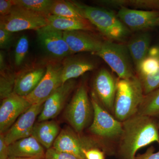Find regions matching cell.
<instances>
[{
    "label": "cell",
    "mask_w": 159,
    "mask_h": 159,
    "mask_svg": "<svg viewBox=\"0 0 159 159\" xmlns=\"http://www.w3.org/2000/svg\"><path fill=\"white\" fill-rule=\"evenodd\" d=\"M119 159H135L137 151L153 142L159 145V128L154 117L136 115L122 122Z\"/></svg>",
    "instance_id": "cell-1"
},
{
    "label": "cell",
    "mask_w": 159,
    "mask_h": 159,
    "mask_svg": "<svg viewBox=\"0 0 159 159\" xmlns=\"http://www.w3.org/2000/svg\"><path fill=\"white\" fill-rule=\"evenodd\" d=\"M145 96L139 77L134 76L119 80L114 104L116 119L123 122L136 115Z\"/></svg>",
    "instance_id": "cell-2"
},
{
    "label": "cell",
    "mask_w": 159,
    "mask_h": 159,
    "mask_svg": "<svg viewBox=\"0 0 159 159\" xmlns=\"http://www.w3.org/2000/svg\"><path fill=\"white\" fill-rule=\"evenodd\" d=\"M84 18L111 40L122 41L129 35V29L118 16L105 9L72 2Z\"/></svg>",
    "instance_id": "cell-3"
},
{
    "label": "cell",
    "mask_w": 159,
    "mask_h": 159,
    "mask_svg": "<svg viewBox=\"0 0 159 159\" xmlns=\"http://www.w3.org/2000/svg\"><path fill=\"white\" fill-rule=\"evenodd\" d=\"M95 54L103 59L120 79L134 76L133 62L127 46L110 40L104 41L100 50Z\"/></svg>",
    "instance_id": "cell-4"
},
{
    "label": "cell",
    "mask_w": 159,
    "mask_h": 159,
    "mask_svg": "<svg viewBox=\"0 0 159 159\" xmlns=\"http://www.w3.org/2000/svg\"><path fill=\"white\" fill-rule=\"evenodd\" d=\"M93 110L87 89L84 84L80 86L69 102L64 112L66 120L77 133L89 124Z\"/></svg>",
    "instance_id": "cell-5"
},
{
    "label": "cell",
    "mask_w": 159,
    "mask_h": 159,
    "mask_svg": "<svg viewBox=\"0 0 159 159\" xmlns=\"http://www.w3.org/2000/svg\"><path fill=\"white\" fill-rule=\"evenodd\" d=\"M47 25L46 16L21 6H13L9 15L0 18V27L12 33L28 30L36 31Z\"/></svg>",
    "instance_id": "cell-6"
},
{
    "label": "cell",
    "mask_w": 159,
    "mask_h": 159,
    "mask_svg": "<svg viewBox=\"0 0 159 159\" xmlns=\"http://www.w3.org/2000/svg\"><path fill=\"white\" fill-rule=\"evenodd\" d=\"M93 112V120L89 129L92 134L105 139L120 137L122 131V122L109 113L99 104L94 93L91 99Z\"/></svg>",
    "instance_id": "cell-7"
},
{
    "label": "cell",
    "mask_w": 159,
    "mask_h": 159,
    "mask_svg": "<svg viewBox=\"0 0 159 159\" xmlns=\"http://www.w3.org/2000/svg\"><path fill=\"white\" fill-rule=\"evenodd\" d=\"M44 76L32 93L25 97L32 104L44 103L47 99L63 84L62 63L51 61L46 65Z\"/></svg>",
    "instance_id": "cell-8"
},
{
    "label": "cell",
    "mask_w": 159,
    "mask_h": 159,
    "mask_svg": "<svg viewBox=\"0 0 159 159\" xmlns=\"http://www.w3.org/2000/svg\"><path fill=\"white\" fill-rule=\"evenodd\" d=\"M36 34L40 45L51 58L59 60L72 54L64 37L63 31L48 25L36 31Z\"/></svg>",
    "instance_id": "cell-9"
},
{
    "label": "cell",
    "mask_w": 159,
    "mask_h": 159,
    "mask_svg": "<svg viewBox=\"0 0 159 159\" xmlns=\"http://www.w3.org/2000/svg\"><path fill=\"white\" fill-rule=\"evenodd\" d=\"M117 16L129 29L145 31L157 26L159 11L137 10L124 7L119 9Z\"/></svg>",
    "instance_id": "cell-10"
},
{
    "label": "cell",
    "mask_w": 159,
    "mask_h": 159,
    "mask_svg": "<svg viewBox=\"0 0 159 159\" xmlns=\"http://www.w3.org/2000/svg\"><path fill=\"white\" fill-rule=\"evenodd\" d=\"M43 104L39 103L31 105L4 134L7 145H10L20 139L31 136L35 120L41 112Z\"/></svg>",
    "instance_id": "cell-11"
},
{
    "label": "cell",
    "mask_w": 159,
    "mask_h": 159,
    "mask_svg": "<svg viewBox=\"0 0 159 159\" xmlns=\"http://www.w3.org/2000/svg\"><path fill=\"white\" fill-rule=\"evenodd\" d=\"M31 105L25 97L14 93L3 99L0 107V133L7 131Z\"/></svg>",
    "instance_id": "cell-12"
},
{
    "label": "cell",
    "mask_w": 159,
    "mask_h": 159,
    "mask_svg": "<svg viewBox=\"0 0 159 159\" xmlns=\"http://www.w3.org/2000/svg\"><path fill=\"white\" fill-rule=\"evenodd\" d=\"M76 82L70 80L61 84L46 100L37 122L54 119L61 112L68 98L74 90Z\"/></svg>",
    "instance_id": "cell-13"
},
{
    "label": "cell",
    "mask_w": 159,
    "mask_h": 159,
    "mask_svg": "<svg viewBox=\"0 0 159 159\" xmlns=\"http://www.w3.org/2000/svg\"><path fill=\"white\" fill-rule=\"evenodd\" d=\"M117 83L106 69H101L94 79V93L102 106L109 111H114Z\"/></svg>",
    "instance_id": "cell-14"
},
{
    "label": "cell",
    "mask_w": 159,
    "mask_h": 159,
    "mask_svg": "<svg viewBox=\"0 0 159 159\" xmlns=\"http://www.w3.org/2000/svg\"><path fill=\"white\" fill-rule=\"evenodd\" d=\"M63 34L72 54L84 52L96 54L103 42L86 31H64Z\"/></svg>",
    "instance_id": "cell-15"
},
{
    "label": "cell",
    "mask_w": 159,
    "mask_h": 159,
    "mask_svg": "<svg viewBox=\"0 0 159 159\" xmlns=\"http://www.w3.org/2000/svg\"><path fill=\"white\" fill-rule=\"evenodd\" d=\"M52 147L58 151L70 154L80 159H86L84 151L93 148L91 145H86L85 142H83L70 128L60 131Z\"/></svg>",
    "instance_id": "cell-16"
},
{
    "label": "cell",
    "mask_w": 159,
    "mask_h": 159,
    "mask_svg": "<svg viewBox=\"0 0 159 159\" xmlns=\"http://www.w3.org/2000/svg\"><path fill=\"white\" fill-rule=\"evenodd\" d=\"M47 71L45 66H35L25 69L16 75L14 93L25 97L37 87Z\"/></svg>",
    "instance_id": "cell-17"
},
{
    "label": "cell",
    "mask_w": 159,
    "mask_h": 159,
    "mask_svg": "<svg viewBox=\"0 0 159 159\" xmlns=\"http://www.w3.org/2000/svg\"><path fill=\"white\" fill-rule=\"evenodd\" d=\"M44 147L34 137L20 139L9 145V157L44 158Z\"/></svg>",
    "instance_id": "cell-18"
},
{
    "label": "cell",
    "mask_w": 159,
    "mask_h": 159,
    "mask_svg": "<svg viewBox=\"0 0 159 159\" xmlns=\"http://www.w3.org/2000/svg\"><path fill=\"white\" fill-rule=\"evenodd\" d=\"M62 65V83L81 76L95 67L94 63L90 60L82 57H68L65 58Z\"/></svg>",
    "instance_id": "cell-19"
},
{
    "label": "cell",
    "mask_w": 159,
    "mask_h": 159,
    "mask_svg": "<svg viewBox=\"0 0 159 159\" xmlns=\"http://www.w3.org/2000/svg\"><path fill=\"white\" fill-rule=\"evenodd\" d=\"M151 37L147 31L140 32L133 36L127 44V48L136 70L148 56Z\"/></svg>",
    "instance_id": "cell-20"
},
{
    "label": "cell",
    "mask_w": 159,
    "mask_h": 159,
    "mask_svg": "<svg viewBox=\"0 0 159 159\" xmlns=\"http://www.w3.org/2000/svg\"><path fill=\"white\" fill-rule=\"evenodd\" d=\"M60 132V127L57 122L47 120L35 123L31 136L48 150L53 147Z\"/></svg>",
    "instance_id": "cell-21"
},
{
    "label": "cell",
    "mask_w": 159,
    "mask_h": 159,
    "mask_svg": "<svg viewBox=\"0 0 159 159\" xmlns=\"http://www.w3.org/2000/svg\"><path fill=\"white\" fill-rule=\"evenodd\" d=\"M48 25L62 31L93 30V26L86 19H75L61 17L49 15L47 17Z\"/></svg>",
    "instance_id": "cell-22"
},
{
    "label": "cell",
    "mask_w": 159,
    "mask_h": 159,
    "mask_svg": "<svg viewBox=\"0 0 159 159\" xmlns=\"http://www.w3.org/2000/svg\"><path fill=\"white\" fill-rule=\"evenodd\" d=\"M50 14L70 18L85 19L72 2L63 0L54 1L50 9Z\"/></svg>",
    "instance_id": "cell-23"
},
{
    "label": "cell",
    "mask_w": 159,
    "mask_h": 159,
    "mask_svg": "<svg viewBox=\"0 0 159 159\" xmlns=\"http://www.w3.org/2000/svg\"><path fill=\"white\" fill-rule=\"evenodd\" d=\"M137 114L152 117L159 116V88L145 95Z\"/></svg>",
    "instance_id": "cell-24"
},
{
    "label": "cell",
    "mask_w": 159,
    "mask_h": 159,
    "mask_svg": "<svg viewBox=\"0 0 159 159\" xmlns=\"http://www.w3.org/2000/svg\"><path fill=\"white\" fill-rule=\"evenodd\" d=\"M52 0H12L14 6H21L31 11L47 16L50 15Z\"/></svg>",
    "instance_id": "cell-25"
},
{
    "label": "cell",
    "mask_w": 159,
    "mask_h": 159,
    "mask_svg": "<svg viewBox=\"0 0 159 159\" xmlns=\"http://www.w3.org/2000/svg\"><path fill=\"white\" fill-rule=\"evenodd\" d=\"M16 75L9 72V70L1 73L0 97L3 100L14 93Z\"/></svg>",
    "instance_id": "cell-26"
},
{
    "label": "cell",
    "mask_w": 159,
    "mask_h": 159,
    "mask_svg": "<svg viewBox=\"0 0 159 159\" xmlns=\"http://www.w3.org/2000/svg\"><path fill=\"white\" fill-rule=\"evenodd\" d=\"M29 40L25 35H22L18 40L14 52L15 64L20 66L24 63L29 49Z\"/></svg>",
    "instance_id": "cell-27"
},
{
    "label": "cell",
    "mask_w": 159,
    "mask_h": 159,
    "mask_svg": "<svg viewBox=\"0 0 159 159\" xmlns=\"http://www.w3.org/2000/svg\"><path fill=\"white\" fill-rule=\"evenodd\" d=\"M159 67V58L148 56L141 62L136 70L139 78H141L155 72Z\"/></svg>",
    "instance_id": "cell-28"
},
{
    "label": "cell",
    "mask_w": 159,
    "mask_h": 159,
    "mask_svg": "<svg viewBox=\"0 0 159 159\" xmlns=\"http://www.w3.org/2000/svg\"><path fill=\"white\" fill-rule=\"evenodd\" d=\"M145 95L159 88V67L152 74L140 78Z\"/></svg>",
    "instance_id": "cell-29"
},
{
    "label": "cell",
    "mask_w": 159,
    "mask_h": 159,
    "mask_svg": "<svg viewBox=\"0 0 159 159\" xmlns=\"http://www.w3.org/2000/svg\"><path fill=\"white\" fill-rule=\"evenodd\" d=\"M127 5L135 8L154 9L158 11L159 0H130L127 1Z\"/></svg>",
    "instance_id": "cell-30"
},
{
    "label": "cell",
    "mask_w": 159,
    "mask_h": 159,
    "mask_svg": "<svg viewBox=\"0 0 159 159\" xmlns=\"http://www.w3.org/2000/svg\"><path fill=\"white\" fill-rule=\"evenodd\" d=\"M45 159H80L70 154L60 152L53 147L48 149L45 155Z\"/></svg>",
    "instance_id": "cell-31"
},
{
    "label": "cell",
    "mask_w": 159,
    "mask_h": 159,
    "mask_svg": "<svg viewBox=\"0 0 159 159\" xmlns=\"http://www.w3.org/2000/svg\"><path fill=\"white\" fill-rule=\"evenodd\" d=\"M13 39L12 32L0 27V48L1 49L9 48Z\"/></svg>",
    "instance_id": "cell-32"
},
{
    "label": "cell",
    "mask_w": 159,
    "mask_h": 159,
    "mask_svg": "<svg viewBox=\"0 0 159 159\" xmlns=\"http://www.w3.org/2000/svg\"><path fill=\"white\" fill-rule=\"evenodd\" d=\"M154 147L151 146L144 153L136 156L135 159H159V151L155 152Z\"/></svg>",
    "instance_id": "cell-33"
},
{
    "label": "cell",
    "mask_w": 159,
    "mask_h": 159,
    "mask_svg": "<svg viewBox=\"0 0 159 159\" xmlns=\"http://www.w3.org/2000/svg\"><path fill=\"white\" fill-rule=\"evenodd\" d=\"M12 0L0 1V14L1 16H6L11 12L14 6Z\"/></svg>",
    "instance_id": "cell-34"
},
{
    "label": "cell",
    "mask_w": 159,
    "mask_h": 159,
    "mask_svg": "<svg viewBox=\"0 0 159 159\" xmlns=\"http://www.w3.org/2000/svg\"><path fill=\"white\" fill-rule=\"evenodd\" d=\"M97 2L103 6L119 9L122 7H126L127 5V1L126 0H103L97 1Z\"/></svg>",
    "instance_id": "cell-35"
},
{
    "label": "cell",
    "mask_w": 159,
    "mask_h": 159,
    "mask_svg": "<svg viewBox=\"0 0 159 159\" xmlns=\"http://www.w3.org/2000/svg\"><path fill=\"white\" fill-rule=\"evenodd\" d=\"M86 159H105L104 153L98 148H92L84 151Z\"/></svg>",
    "instance_id": "cell-36"
},
{
    "label": "cell",
    "mask_w": 159,
    "mask_h": 159,
    "mask_svg": "<svg viewBox=\"0 0 159 159\" xmlns=\"http://www.w3.org/2000/svg\"><path fill=\"white\" fill-rule=\"evenodd\" d=\"M9 157V145L5 140L4 134H0V159H7Z\"/></svg>",
    "instance_id": "cell-37"
},
{
    "label": "cell",
    "mask_w": 159,
    "mask_h": 159,
    "mask_svg": "<svg viewBox=\"0 0 159 159\" xmlns=\"http://www.w3.org/2000/svg\"><path fill=\"white\" fill-rule=\"evenodd\" d=\"M148 56L157 57L159 59V43L150 48Z\"/></svg>",
    "instance_id": "cell-38"
},
{
    "label": "cell",
    "mask_w": 159,
    "mask_h": 159,
    "mask_svg": "<svg viewBox=\"0 0 159 159\" xmlns=\"http://www.w3.org/2000/svg\"><path fill=\"white\" fill-rule=\"evenodd\" d=\"M8 70L6 65V60L4 53L0 52V72H3Z\"/></svg>",
    "instance_id": "cell-39"
},
{
    "label": "cell",
    "mask_w": 159,
    "mask_h": 159,
    "mask_svg": "<svg viewBox=\"0 0 159 159\" xmlns=\"http://www.w3.org/2000/svg\"><path fill=\"white\" fill-rule=\"evenodd\" d=\"M44 158L39 157H32V158H25L19 157H9L7 159H44Z\"/></svg>",
    "instance_id": "cell-40"
},
{
    "label": "cell",
    "mask_w": 159,
    "mask_h": 159,
    "mask_svg": "<svg viewBox=\"0 0 159 159\" xmlns=\"http://www.w3.org/2000/svg\"><path fill=\"white\" fill-rule=\"evenodd\" d=\"M157 26H159V18L158 21Z\"/></svg>",
    "instance_id": "cell-41"
},
{
    "label": "cell",
    "mask_w": 159,
    "mask_h": 159,
    "mask_svg": "<svg viewBox=\"0 0 159 159\" xmlns=\"http://www.w3.org/2000/svg\"><path fill=\"white\" fill-rule=\"evenodd\" d=\"M158 127L159 128V120L158 121Z\"/></svg>",
    "instance_id": "cell-42"
}]
</instances>
